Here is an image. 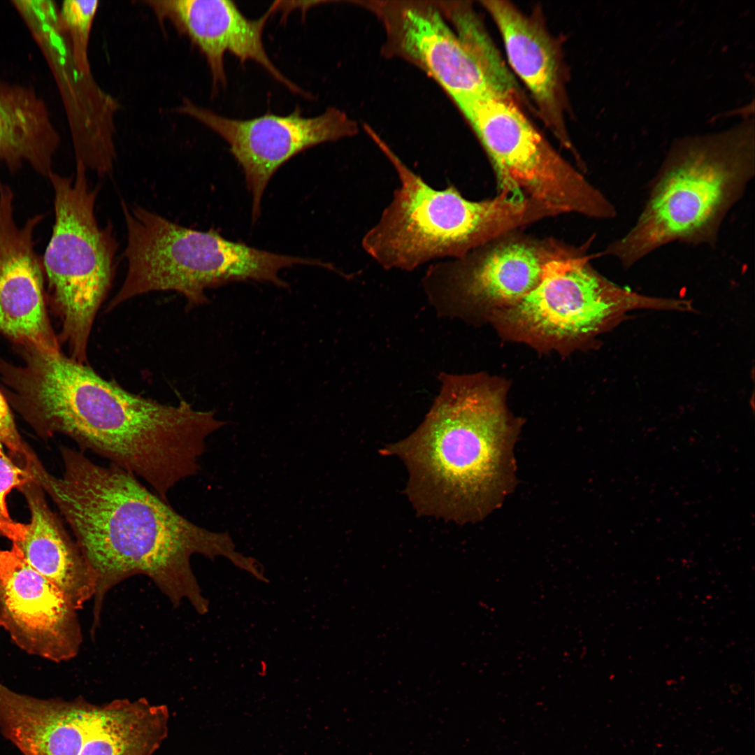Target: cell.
<instances>
[{"mask_svg": "<svg viewBox=\"0 0 755 755\" xmlns=\"http://www.w3.org/2000/svg\"><path fill=\"white\" fill-rule=\"evenodd\" d=\"M24 364L0 360L8 399L45 438L59 433L145 480L161 498L200 470L206 440L226 422L185 401L132 394L60 351L19 349Z\"/></svg>", "mask_w": 755, "mask_h": 755, "instance_id": "6da1fadb", "label": "cell"}, {"mask_svg": "<svg viewBox=\"0 0 755 755\" xmlns=\"http://www.w3.org/2000/svg\"><path fill=\"white\" fill-rule=\"evenodd\" d=\"M64 470L36 476L69 525L96 583L90 629L94 638L107 593L137 575L148 576L177 607L187 599L203 614L208 602L192 572L196 554L240 558L227 532L201 527L176 512L131 473L101 466L82 451L62 446Z\"/></svg>", "mask_w": 755, "mask_h": 755, "instance_id": "7a4b0ae2", "label": "cell"}, {"mask_svg": "<svg viewBox=\"0 0 755 755\" xmlns=\"http://www.w3.org/2000/svg\"><path fill=\"white\" fill-rule=\"evenodd\" d=\"M424 420L385 451L402 459L417 510L453 520L482 517L505 492L510 428L499 396L475 379L442 373Z\"/></svg>", "mask_w": 755, "mask_h": 755, "instance_id": "3957f363", "label": "cell"}, {"mask_svg": "<svg viewBox=\"0 0 755 755\" xmlns=\"http://www.w3.org/2000/svg\"><path fill=\"white\" fill-rule=\"evenodd\" d=\"M754 174L753 120L678 139L652 179L635 222L604 253L628 268L670 243L714 245Z\"/></svg>", "mask_w": 755, "mask_h": 755, "instance_id": "277c9868", "label": "cell"}, {"mask_svg": "<svg viewBox=\"0 0 755 755\" xmlns=\"http://www.w3.org/2000/svg\"><path fill=\"white\" fill-rule=\"evenodd\" d=\"M398 173L400 185L361 241L383 268L410 271L440 258L461 257L521 226L548 216L531 199L499 193L470 201L454 186L436 189L408 168L372 131Z\"/></svg>", "mask_w": 755, "mask_h": 755, "instance_id": "5b68a950", "label": "cell"}, {"mask_svg": "<svg viewBox=\"0 0 755 755\" xmlns=\"http://www.w3.org/2000/svg\"><path fill=\"white\" fill-rule=\"evenodd\" d=\"M127 231V273L108 309L138 295L175 291L189 306L208 302L206 290L231 282H287L280 271L294 266L293 256L234 242L213 230L184 227L141 207L122 204Z\"/></svg>", "mask_w": 755, "mask_h": 755, "instance_id": "8992f818", "label": "cell"}, {"mask_svg": "<svg viewBox=\"0 0 755 755\" xmlns=\"http://www.w3.org/2000/svg\"><path fill=\"white\" fill-rule=\"evenodd\" d=\"M76 162L74 179L51 172L55 220L42 264L52 304L62 319L59 341L70 357L86 364L87 343L99 308L110 287L117 243L111 224L99 225L97 189Z\"/></svg>", "mask_w": 755, "mask_h": 755, "instance_id": "52a82bcc", "label": "cell"}, {"mask_svg": "<svg viewBox=\"0 0 755 755\" xmlns=\"http://www.w3.org/2000/svg\"><path fill=\"white\" fill-rule=\"evenodd\" d=\"M515 101L486 95L457 104L491 160L500 193L523 195L552 215L614 218V206L555 151Z\"/></svg>", "mask_w": 755, "mask_h": 755, "instance_id": "ba28073f", "label": "cell"}, {"mask_svg": "<svg viewBox=\"0 0 755 755\" xmlns=\"http://www.w3.org/2000/svg\"><path fill=\"white\" fill-rule=\"evenodd\" d=\"M587 263L562 254L549 261L538 285L512 305L510 320L539 335L570 338L598 331L635 310L677 309L676 299L620 287Z\"/></svg>", "mask_w": 755, "mask_h": 755, "instance_id": "9c48e42d", "label": "cell"}, {"mask_svg": "<svg viewBox=\"0 0 755 755\" xmlns=\"http://www.w3.org/2000/svg\"><path fill=\"white\" fill-rule=\"evenodd\" d=\"M175 111L206 126L229 145L241 166L252 196V218L258 220L266 187L272 175L297 154L321 143L352 136L356 123L336 108L304 117L299 108L288 115L268 113L247 120L229 118L185 99Z\"/></svg>", "mask_w": 755, "mask_h": 755, "instance_id": "30bf717a", "label": "cell"}, {"mask_svg": "<svg viewBox=\"0 0 755 755\" xmlns=\"http://www.w3.org/2000/svg\"><path fill=\"white\" fill-rule=\"evenodd\" d=\"M561 254L525 240L494 247L429 267L422 285L441 316L483 303L514 305L540 282L545 265Z\"/></svg>", "mask_w": 755, "mask_h": 755, "instance_id": "8fae6325", "label": "cell"}, {"mask_svg": "<svg viewBox=\"0 0 755 755\" xmlns=\"http://www.w3.org/2000/svg\"><path fill=\"white\" fill-rule=\"evenodd\" d=\"M76 612L13 547L0 549V626L20 649L55 663L73 659L82 642Z\"/></svg>", "mask_w": 755, "mask_h": 755, "instance_id": "7c38bea8", "label": "cell"}, {"mask_svg": "<svg viewBox=\"0 0 755 755\" xmlns=\"http://www.w3.org/2000/svg\"><path fill=\"white\" fill-rule=\"evenodd\" d=\"M13 194L0 184V332L18 348L60 351L48 317L43 266L34 251L38 215L19 227L13 217Z\"/></svg>", "mask_w": 755, "mask_h": 755, "instance_id": "4fadbf2b", "label": "cell"}, {"mask_svg": "<svg viewBox=\"0 0 755 755\" xmlns=\"http://www.w3.org/2000/svg\"><path fill=\"white\" fill-rule=\"evenodd\" d=\"M391 51L418 66L457 105L500 95L436 6L407 3L383 6Z\"/></svg>", "mask_w": 755, "mask_h": 755, "instance_id": "5bb4252c", "label": "cell"}, {"mask_svg": "<svg viewBox=\"0 0 755 755\" xmlns=\"http://www.w3.org/2000/svg\"><path fill=\"white\" fill-rule=\"evenodd\" d=\"M143 3L152 9L159 22H169L199 48L209 67L214 90L226 84L224 55L229 52L242 63L255 62L292 92L309 96L277 69L264 48L263 31L280 1H275L256 20L247 18L233 1L228 0H151Z\"/></svg>", "mask_w": 755, "mask_h": 755, "instance_id": "9a60e30c", "label": "cell"}, {"mask_svg": "<svg viewBox=\"0 0 755 755\" xmlns=\"http://www.w3.org/2000/svg\"><path fill=\"white\" fill-rule=\"evenodd\" d=\"M496 22L509 63L536 103L545 124L568 148L559 54L554 40L537 18L506 1H484Z\"/></svg>", "mask_w": 755, "mask_h": 755, "instance_id": "2e32d148", "label": "cell"}, {"mask_svg": "<svg viewBox=\"0 0 755 755\" xmlns=\"http://www.w3.org/2000/svg\"><path fill=\"white\" fill-rule=\"evenodd\" d=\"M31 514L30 522L20 526L12 547L23 560L54 583L80 610L96 591L93 572L76 540L59 517L50 508L45 492L34 480L20 489Z\"/></svg>", "mask_w": 755, "mask_h": 755, "instance_id": "e0dca14e", "label": "cell"}, {"mask_svg": "<svg viewBox=\"0 0 755 755\" xmlns=\"http://www.w3.org/2000/svg\"><path fill=\"white\" fill-rule=\"evenodd\" d=\"M59 136L44 100L31 88L0 78V161L29 163L48 177Z\"/></svg>", "mask_w": 755, "mask_h": 755, "instance_id": "ac0fdd59", "label": "cell"}, {"mask_svg": "<svg viewBox=\"0 0 755 755\" xmlns=\"http://www.w3.org/2000/svg\"><path fill=\"white\" fill-rule=\"evenodd\" d=\"M169 711L146 698L99 705L80 755H153L168 733Z\"/></svg>", "mask_w": 755, "mask_h": 755, "instance_id": "d6986e66", "label": "cell"}, {"mask_svg": "<svg viewBox=\"0 0 755 755\" xmlns=\"http://www.w3.org/2000/svg\"><path fill=\"white\" fill-rule=\"evenodd\" d=\"M456 34L498 93L515 98L516 84L480 18L464 3L443 6Z\"/></svg>", "mask_w": 755, "mask_h": 755, "instance_id": "ffe728a7", "label": "cell"}, {"mask_svg": "<svg viewBox=\"0 0 755 755\" xmlns=\"http://www.w3.org/2000/svg\"><path fill=\"white\" fill-rule=\"evenodd\" d=\"M99 6V1L66 0L56 14L58 31L67 36L69 50L77 70L91 75L89 44L93 22Z\"/></svg>", "mask_w": 755, "mask_h": 755, "instance_id": "44dd1931", "label": "cell"}, {"mask_svg": "<svg viewBox=\"0 0 755 755\" xmlns=\"http://www.w3.org/2000/svg\"><path fill=\"white\" fill-rule=\"evenodd\" d=\"M33 480L35 481L32 474L7 455L0 444V537L11 540L20 524L9 515L6 502L8 494Z\"/></svg>", "mask_w": 755, "mask_h": 755, "instance_id": "7402d4cb", "label": "cell"}, {"mask_svg": "<svg viewBox=\"0 0 755 755\" xmlns=\"http://www.w3.org/2000/svg\"><path fill=\"white\" fill-rule=\"evenodd\" d=\"M0 444L11 459L31 473L43 465L34 450L20 436L8 403L0 391Z\"/></svg>", "mask_w": 755, "mask_h": 755, "instance_id": "603a6c76", "label": "cell"}]
</instances>
